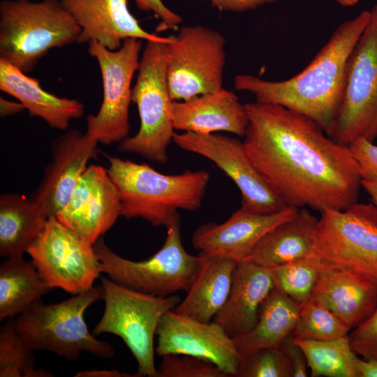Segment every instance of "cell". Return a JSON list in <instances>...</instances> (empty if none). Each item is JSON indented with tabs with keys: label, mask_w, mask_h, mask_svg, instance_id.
<instances>
[{
	"label": "cell",
	"mask_w": 377,
	"mask_h": 377,
	"mask_svg": "<svg viewBox=\"0 0 377 377\" xmlns=\"http://www.w3.org/2000/svg\"><path fill=\"white\" fill-rule=\"evenodd\" d=\"M245 107L246 153L287 205L321 213L357 202L362 177L348 146L334 140L311 119L281 105L255 101Z\"/></svg>",
	"instance_id": "6da1fadb"
},
{
	"label": "cell",
	"mask_w": 377,
	"mask_h": 377,
	"mask_svg": "<svg viewBox=\"0 0 377 377\" xmlns=\"http://www.w3.org/2000/svg\"><path fill=\"white\" fill-rule=\"evenodd\" d=\"M370 16L364 10L341 23L313 59L300 73L282 81L238 75L236 89L256 101L281 105L318 124L330 137L343 101L348 64Z\"/></svg>",
	"instance_id": "7a4b0ae2"
},
{
	"label": "cell",
	"mask_w": 377,
	"mask_h": 377,
	"mask_svg": "<svg viewBox=\"0 0 377 377\" xmlns=\"http://www.w3.org/2000/svg\"><path fill=\"white\" fill-rule=\"evenodd\" d=\"M108 174L119 192L121 216L142 219L154 226L170 225L178 211H196L202 205L210 176L187 170L165 175L146 163L108 157Z\"/></svg>",
	"instance_id": "3957f363"
},
{
	"label": "cell",
	"mask_w": 377,
	"mask_h": 377,
	"mask_svg": "<svg viewBox=\"0 0 377 377\" xmlns=\"http://www.w3.org/2000/svg\"><path fill=\"white\" fill-rule=\"evenodd\" d=\"M80 34L61 0L0 3V59L25 73L50 50L77 43Z\"/></svg>",
	"instance_id": "277c9868"
},
{
	"label": "cell",
	"mask_w": 377,
	"mask_h": 377,
	"mask_svg": "<svg viewBox=\"0 0 377 377\" xmlns=\"http://www.w3.org/2000/svg\"><path fill=\"white\" fill-rule=\"evenodd\" d=\"M102 286L73 295L59 303L40 302L14 319L17 331L33 350H44L68 360L78 359L82 352L102 359L114 355L113 347L89 330L84 314L103 298Z\"/></svg>",
	"instance_id": "5b68a950"
},
{
	"label": "cell",
	"mask_w": 377,
	"mask_h": 377,
	"mask_svg": "<svg viewBox=\"0 0 377 377\" xmlns=\"http://www.w3.org/2000/svg\"><path fill=\"white\" fill-rule=\"evenodd\" d=\"M101 286L105 308L93 334L110 333L123 340L138 364L134 376L158 377L154 364V336L161 317L176 307L180 297L141 293L106 277H101Z\"/></svg>",
	"instance_id": "8992f818"
},
{
	"label": "cell",
	"mask_w": 377,
	"mask_h": 377,
	"mask_svg": "<svg viewBox=\"0 0 377 377\" xmlns=\"http://www.w3.org/2000/svg\"><path fill=\"white\" fill-rule=\"evenodd\" d=\"M102 273L113 281L141 293L167 297L187 292L200 267L202 257L184 249L180 232V219L167 227L162 247L142 261L124 258L112 251L101 237L94 245Z\"/></svg>",
	"instance_id": "52a82bcc"
},
{
	"label": "cell",
	"mask_w": 377,
	"mask_h": 377,
	"mask_svg": "<svg viewBox=\"0 0 377 377\" xmlns=\"http://www.w3.org/2000/svg\"><path fill=\"white\" fill-rule=\"evenodd\" d=\"M168 43L147 41L132 89L140 128L135 135L128 136L118 145L122 152L138 154L161 164L168 161V147L175 134L170 113L173 101L166 71Z\"/></svg>",
	"instance_id": "ba28073f"
},
{
	"label": "cell",
	"mask_w": 377,
	"mask_h": 377,
	"mask_svg": "<svg viewBox=\"0 0 377 377\" xmlns=\"http://www.w3.org/2000/svg\"><path fill=\"white\" fill-rule=\"evenodd\" d=\"M170 36L166 71L172 101H187L223 88L226 39L220 32L191 25Z\"/></svg>",
	"instance_id": "9c48e42d"
},
{
	"label": "cell",
	"mask_w": 377,
	"mask_h": 377,
	"mask_svg": "<svg viewBox=\"0 0 377 377\" xmlns=\"http://www.w3.org/2000/svg\"><path fill=\"white\" fill-rule=\"evenodd\" d=\"M355 45L348 64L343 101L330 137L348 146L363 138H377V4Z\"/></svg>",
	"instance_id": "30bf717a"
},
{
	"label": "cell",
	"mask_w": 377,
	"mask_h": 377,
	"mask_svg": "<svg viewBox=\"0 0 377 377\" xmlns=\"http://www.w3.org/2000/svg\"><path fill=\"white\" fill-rule=\"evenodd\" d=\"M317 252L330 266L377 283V207L371 202L320 213Z\"/></svg>",
	"instance_id": "8fae6325"
},
{
	"label": "cell",
	"mask_w": 377,
	"mask_h": 377,
	"mask_svg": "<svg viewBox=\"0 0 377 377\" xmlns=\"http://www.w3.org/2000/svg\"><path fill=\"white\" fill-rule=\"evenodd\" d=\"M88 44V52L100 68L103 101L98 112L87 116L85 133L98 143H119L129 133L131 83L140 65L142 40L126 39L117 50L96 41Z\"/></svg>",
	"instance_id": "7c38bea8"
},
{
	"label": "cell",
	"mask_w": 377,
	"mask_h": 377,
	"mask_svg": "<svg viewBox=\"0 0 377 377\" xmlns=\"http://www.w3.org/2000/svg\"><path fill=\"white\" fill-rule=\"evenodd\" d=\"M51 288L73 295L90 290L102 273L94 245L50 217L27 252Z\"/></svg>",
	"instance_id": "4fadbf2b"
},
{
	"label": "cell",
	"mask_w": 377,
	"mask_h": 377,
	"mask_svg": "<svg viewBox=\"0 0 377 377\" xmlns=\"http://www.w3.org/2000/svg\"><path fill=\"white\" fill-rule=\"evenodd\" d=\"M182 149L212 161L239 189L241 207L257 214H272L288 206L269 186L250 160L244 142L228 136L190 131L175 133Z\"/></svg>",
	"instance_id": "5bb4252c"
},
{
	"label": "cell",
	"mask_w": 377,
	"mask_h": 377,
	"mask_svg": "<svg viewBox=\"0 0 377 377\" xmlns=\"http://www.w3.org/2000/svg\"><path fill=\"white\" fill-rule=\"evenodd\" d=\"M156 353L183 354L208 360L228 376H237L242 357L232 337L217 323L202 322L173 310L161 318Z\"/></svg>",
	"instance_id": "9a60e30c"
},
{
	"label": "cell",
	"mask_w": 377,
	"mask_h": 377,
	"mask_svg": "<svg viewBox=\"0 0 377 377\" xmlns=\"http://www.w3.org/2000/svg\"><path fill=\"white\" fill-rule=\"evenodd\" d=\"M121 212L119 192L108 170L90 165L78 180L66 205L55 217L94 245L115 223Z\"/></svg>",
	"instance_id": "2e32d148"
},
{
	"label": "cell",
	"mask_w": 377,
	"mask_h": 377,
	"mask_svg": "<svg viewBox=\"0 0 377 377\" xmlns=\"http://www.w3.org/2000/svg\"><path fill=\"white\" fill-rule=\"evenodd\" d=\"M98 141L86 133L71 129L51 145L52 160L30 198L48 218L55 216L68 203L89 160L96 154Z\"/></svg>",
	"instance_id": "e0dca14e"
},
{
	"label": "cell",
	"mask_w": 377,
	"mask_h": 377,
	"mask_svg": "<svg viewBox=\"0 0 377 377\" xmlns=\"http://www.w3.org/2000/svg\"><path fill=\"white\" fill-rule=\"evenodd\" d=\"M299 208L288 205L272 214H257L240 207L221 223L200 226L191 238L193 246L203 253L246 260L256 244L270 230L293 217Z\"/></svg>",
	"instance_id": "ac0fdd59"
},
{
	"label": "cell",
	"mask_w": 377,
	"mask_h": 377,
	"mask_svg": "<svg viewBox=\"0 0 377 377\" xmlns=\"http://www.w3.org/2000/svg\"><path fill=\"white\" fill-rule=\"evenodd\" d=\"M80 28L77 43L96 41L110 50H117L128 38L170 43L148 32L130 12L128 0H61Z\"/></svg>",
	"instance_id": "d6986e66"
},
{
	"label": "cell",
	"mask_w": 377,
	"mask_h": 377,
	"mask_svg": "<svg viewBox=\"0 0 377 377\" xmlns=\"http://www.w3.org/2000/svg\"><path fill=\"white\" fill-rule=\"evenodd\" d=\"M310 298L318 302L353 330L377 306V283L364 276L320 260Z\"/></svg>",
	"instance_id": "ffe728a7"
},
{
	"label": "cell",
	"mask_w": 377,
	"mask_h": 377,
	"mask_svg": "<svg viewBox=\"0 0 377 377\" xmlns=\"http://www.w3.org/2000/svg\"><path fill=\"white\" fill-rule=\"evenodd\" d=\"M175 130L200 134L227 131L244 137L249 124L237 96L223 88L187 101H173L170 109Z\"/></svg>",
	"instance_id": "44dd1931"
},
{
	"label": "cell",
	"mask_w": 377,
	"mask_h": 377,
	"mask_svg": "<svg viewBox=\"0 0 377 377\" xmlns=\"http://www.w3.org/2000/svg\"><path fill=\"white\" fill-rule=\"evenodd\" d=\"M274 284L267 268L249 260L237 263L230 295L212 321L231 337L250 331Z\"/></svg>",
	"instance_id": "7402d4cb"
},
{
	"label": "cell",
	"mask_w": 377,
	"mask_h": 377,
	"mask_svg": "<svg viewBox=\"0 0 377 377\" xmlns=\"http://www.w3.org/2000/svg\"><path fill=\"white\" fill-rule=\"evenodd\" d=\"M319 218L306 207L267 232L246 260L265 268L319 257L317 228Z\"/></svg>",
	"instance_id": "603a6c76"
},
{
	"label": "cell",
	"mask_w": 377,
	"mask_h": 377,
	"mask_svg": "<svg viewBox=\"0 0 377 377\" xmlns=\"http://www.w3.org/2000/svg\"><path fill=\"white\" fill-rule=\"evenodd\" d=\"M0 89L15 98L32 117L51 128L65 131L72 119L82 117L84 106L75 98L57 96L41 87L39 81L0 59Z\"/></svg>",
	"instance_id": "cb8c5ba5"
},
{
	"label": "cell",
	"mask_w": 377,
	"mask_h": 377,
	"mask_svg": "<svg viewBox=\"0 0 377 377\" xmlns=\"http://www.w3.org/2000/svg\"><path fill=\"white\" fill-rule=\"evenodd\" d=\"M202 261L187 294L173 311L209 323L224 306L230 293L237 262L199 252Z\"/></svg>",
	"instance_id": "d4e9b609"
},
{
	"label": "cell",
	"mask_w": 377,
	"mask_h": 377,
	"mask_svg": "<svg viewBox=\"0 0 377 377\" xmlns=\"http://www.w3.org/2000/svg\"><path fill=\"white\" fill-rule=\"evenodd\" d=\"M48 216L30 198L16 193L0 197V255L23 256L45 228Z\"/></svg>",
	"instance_id": "484cf974"
},
{
	"label": "cell",
	"mask_w": 377,
	"mask_h": 377,
	"mask_svg": "<svg viewBox=\"0 0 377 377\" xmlns=\"http://www.w3.org/2000/svg\"><path fill=\"white\" fill-rule=\"evenodd\" d=\"M300 305L276 288L263 302L256 325L232 337L242 359L260 349L279 347L294 330Z\"/></svg>",
	"instance_id": "4316f807"
},
{
	"label": "cell",
	"mask_w": 377,
	"mask_h": 377,
	"mask_svg": "<svg viewBox=\"0 0 377 377\" xmlns=\"http://www.w3.org/2000/svg\"><path fill=\"white\" fill-rule=\"evenodd\" d=\"M52 289L32 260L8 258L0 265V320L24 313Z\"/></svg>",
	"instance_id": "83f0119b"
},
{
	"label": "cell",
	"mask_w": 377,
	"mask_h": 377,
	"mask_svg": "<svg viewBox=\"0 0 377 377\" xmlns=\"http://www.w3.org/2000/svg\"><path fill=\"white\" fill-rule=\"evenodd\" d=\"M294 340L306 356L311 376L361 377L348 334L334 341Z\"/></svg>",
	"instance_id": "f1b7e54d"
},
{
	"label": "cell",
	"mask_w": 377,
	"mask_h": 377,
	"mask_svg": "<svg viewBox=\"0 0 377 377\" xmlns=\"http://www.w3.org/2000/svg\"><path fill=\"white\" fill-rule=\"evenodd\" d=\"M350 331L334 313L309 298L300 305L293 336L295 339L327 341L341 339Z\"/></svg>",
	"instance_id": "f546056e"
},
{
	"label": "cell",
	"mask_w": 377,
	"mask_h": 377,
	"mask_svg": "<svg viewBox=\"0 0 377 377\" xmlns=\"http://www.w3.org/2000/svg\"><path fill=\"white\" fill-rule=\"evenodd\" d=\"M0 376H52L44 369H36L33 350L17 331L13 318L0 330Z\"/></svg>",
	"instance_id": "4dcf8cb0"
},
{
	"label": "cell",
	"mask_w": 377,
	"mask_h": 377,
	"mask_svg": "<svg viewBox=\"0 0 377 377\" xmlns=\"http://www.w3.org/2000/svg\"><path fill=\"white\" fill-rule=\"evenodd\" d=\"M320 258L316 257L267 268L274 287L300 305L309 300L317 281Z\"/></svg>",
	"instance_id": "1f68e13d"
},
{
	"label": "cell",
	"mask_w": 377,
	"mask_h": 377,
	"mask_svg": "<svg viewBox=\"0 0 377 377\" xmlns=\"http://www.w3.org/2000/svg\"><path fill=\"white\" fill-rule=\"evenodd\" d=\"M237 377H293L286 353L279 347L260 349L244 357Z\"/></svg>",
	"instance_id": "d6a6232c"
},
{
	"label": "cell",
	"mask_w": 377,
	"mask_h": 377,
	"mask_svg": "<svg viewBox=\"0 0 377 377\" xmlns=\"http://www.w3.org/2000/svg\"><path fill=\"white\" fill-rule=\"evenodd\" d=\"M158 377H228L214 363L199 357L183 354L162 356Z\"/></svg>",
	"instance_id": "836d02e7"
},
{
	"label": "cell",
	"mask_w": 377,
	"mask_h": 377,
	"mask_svg": "<svg viewBox=\"0 0 377 377\" xmlns=\"http://www.w3.org/2000/svg\"><path fill=\"white\" fill-rule=\"evenodd\" d=\"M352 350L364 360H377V306L348 334Z\"/></svg>",
	"instance_id": "e575fe53"
},
{
	"label": "cell",
	"mask_w": 377,
	"mask_h": 377,
	"mask_svg": "<svg viewBox=\"0 0 377 377\" xmlns=\"http://www.w3.org/2000/svg\"><path fill=\"white\" fill-rule=\"evenodd\" d=\"M348 147L359 165L362 181L377 183V145L358 138Z\"/></svg>",
	"instance_id": "d590c367"
},
{
	"label": "cell",
	"mask_w": 377,
	"mask_h": 377,
	"mask_svg": "<svg viewBox=\"0 0 377 377\" xmlns=\"http://www.w3.org/2000/svg\"><path fill=\"white\" fill-rule=\"evenodd\" d=\"M136 6L142 10L152 12L161 20L160 29H178L182 23V17L165 5L162 0H134Z\"/></svg>",
	"instance_id": "8d00e7d4"
},
{
	"label": "cell",
	"mask_w": 377,
	"mask_h": 377,
	"mask_svg": "<svg viewBox=\"0 0 377 377\" xmlns=\"http://www.w3.org/2000/svg\"><path fill=\"white\" fill-rule=\"evenodd\" d=\"M288 355L293 371V377L308 376L306 356L302 348L295 343L293 333L288 335L279 346Z\"/></svg>",
	"instance_id": "74e56055"
},
{
	"label": "cell",
	"mask_w": 377,
	"mask_h": 377,
	"mask_svg": "<svg viewBox=\"0 0 377 377\" xmlns=\"http://www.w3.org/2000/svg\"><path fill=\"white\" fill-rule=\"evenodd\" d=\"M211 4L223 11L244 12L255 9L267 3H272L277 0H209Z\"/></svg>",
	"instance_id": "f35d334b"
},
{
	"label": "cell",
	"mask_w": 377,
	"mask_h": 377,
	"mask_svg": "<svg viewBox=\"0 0 377 377\" xmlns=\"http://www.w3.org/2000/svg\"><path fill=\"white\" fill-rule=\"evenodd\" d=\"M76 377H122V376H133V375H127L117 369H92L78 371L75 374Z\"/></svg>",
	"instance_id": "ab89813d"
},
{
	"label": "cell",
	"mask_w": 377,
	"mask_h": 377,
	"mask_svg": "<svg viewBox=\"0 0 377 377\" xmlns=\"http://www.w3.org/2000/svg\"><path fill=\"white\" fill-rule=\"evenodd\" d=\"M26 110L20 102H14L7 100L1 96L0 98V115L1 117H6L16 114Z\"/></svg>",
	"instance_id": "60d3db41"
},
{
	"label": "cell",
	"mask_w": 377,
	"mask_h": 377,
	"mask_svg": "<svg viewBox=\"0 0 377 377\" xmlns=\"http://www.w3.org/2000/svg\"><path fill=\"white\" fill-rule=\"evenodd\" d=\"M357 367L361 377H377V360L358 358Z\"/></svg>",
	"instance_id": "b9f144b4"
},
{
	"label": "cell",
	"mask_w": 377,
	"mask_h": 377,
	"mask_svg": "<svg viewBox=\"0 0 377 377\" xmlns=\"http://www.w3.org/2000/svg\"><path fill=\"white\" fill-rule=\"evenodd\" d=\"M362 187L370 196L371 202L377 207V183L362 181Z\"/></svg>",
	"instance_id": "7bdbcfd3"
},
{
	"label": "cell",
	"mask_w": 377,
	"mask_h": 377,
	"mask_svg": "<svg viewBox=\"0 0 377 377\" xmlns=\"http://www.w3.org/2000/svg\"><path fill=\"white\" fill-rule=\"evenodd\" d=\"M342 6H353L357 4L360 0H333Z\"/></svg>",
	"instance_id": "ee69618b"
}]
</instances>
